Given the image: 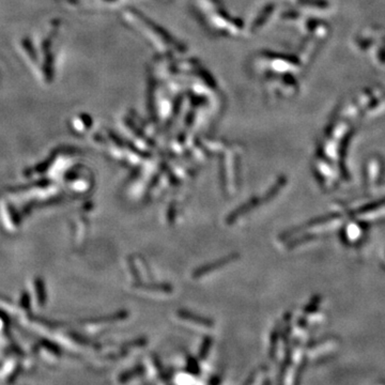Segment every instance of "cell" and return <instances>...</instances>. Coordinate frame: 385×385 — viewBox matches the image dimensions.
<instances>
[{"instance_id":"cell-1","label":"cell","mask_w":385,"mask_h":385,"mask_svg":"<svg viewBox=\"0 0 385 385\" xmlns=\"http://www.w3.org/2000/svg\"><path fill=\"white\" fill-rule=\"evenodd\" d=\"M236 259H238V255L237 254H231V255H228V256L224 257V258L217 259L215 261L209 262L207 264H203V266L197 268L193 272V275L192 276H193V278H200L202 276H205V275L211 273V272L216 271L218 269H222L223 267L227 266V264H229L230 262H233Z\"/></svg>"},{"instance_id":"cell-2","label":"cell","mask_w":385,"mask_h":385,"mask_svg":"<svg viewBox=\"0 0 385 385\" xmlns=\"http://www.w3.org/2000/svg\"><path fill=\"white\" fill-rule=\"evenodd\" d=\"M178 315H179V317H180L181 319H184V320H187V321L201 324L202 327H207V328L213 327V321L212 320L206 318V317H201L199 315H196L194 313L185 311V309H180V311H178Z\"/></svg>"},{"instance_id":"cell-3","label":"cell","mask_w":385,"mask_h":385,"mask_svg":"<svg viewBox=\"0 0 385 385\" xmlns=\"http://www.w3.org/2000/svg\"><path fill=\"white\" fill-rule=\"evenodd\" d=\"M136 287L139 289L143 290H149V291H158V292H172V286L169 284H163V283H151V284H146V283H137L136 284Z\"/></svg>"},{"instance_id":"cell-4","label":"cell","mask_w":385,"mask_h":385,"mask_svg":"<svg viewBox=\"0 0 385 385\" xmlns=\"http://www.w3.org/2000/svg\"><path fill=\"white\" fill-rule=\"evenodd\" d=\"M127 262H128V266H130V270L132 272V275L134 277V279L137 283H139L141 281V277H140V274H139V271L138 269L136 268V264H135V261H134V258L133 257H130V258L127 259Z\"/></svg>"},{"instance_id":"cell-5","label":"cell","mask_w":385,"mask_h":385,"mask_svg":"<svg viewBox=\"0 0 385 385\" xmlns=\"http://www.w3.org/2000/svg\"><path fill=\"white\" fill-rule=\"evenodd\" d=\"M220 178H221V182L222 186L224 187V190H226V176H225V165L221 161L220 163Z\"/></svg>"},{"instance_id":"cell-6","label":"cell","mask_w":385,"mask_h":385,"mask_svg":"<svg viewBox=\"0 0 385 385\" xmlns=\"http://www.w3.org/2000/svg\"><path fill=\"white\" fill-rule=\"evenodd\" d=\"M167 217H168V222L170 224H172L173 222H175V217H176V207L175 206H171L168 210V214H167Z\"/></svg>"}]
</instances>
